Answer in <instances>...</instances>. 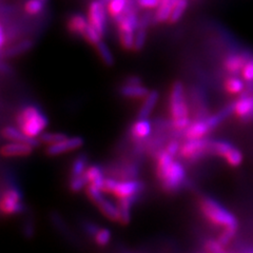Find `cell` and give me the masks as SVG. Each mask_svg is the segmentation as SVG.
Listing matches in <instances>:
<instances>
[{
    "mask_svg": "<svg viewBox=\"0 0 253 253\" xmlns=\"http://www.w3.org/2000/svg\"><path fill=\"white\" fill-rule=\"evenodd\" d=\"M155 175L164 192L172 194L180 191L187 183L185 166L166 151L165 148L155 155Z\"/></svg>",
    "mask_w": 253,
    "mask_h": 253,
    "instance_id": "1",
    "label": "cell"
},
{
    "mask_svg": "<svg viewBox=\"0 0 253 253\" xmlns=\"http://www.w3.org/2000/svg\"><path fill=\"white\" fill-rule=\"evenodd\" d=\"M169 113L172 129L183 134L184 130L191 123L190 105L187 101L186 91L183 83L177 81L171 86L169 95Z\"/></svg>",
    "mask_w": 253,
    "mask_h": 253,
    "instance_id": "2",
    "label": "cell"
},
{
    "mask_svg": "<svg viewBox=\"0 0 253 253\" xmlns=\"http://www.w3.org/2000/svg\"><path fill=\"white\" fill-rule=\"evenodd\" d=\"M15 122L23 133L33 138H38L50 125L49 117L36 104H28L17 110Z\"/></svg>",
    "mask_w": 253,
    "mask_h": 253,
    "instance_id": "3",
    "label": "cell"
},
{
    "mask_svg": "<svg viewBox=\"0 0 253 253\" xmlns=\"http://www.w3.org/2000/svg\"><path fill=\"white\" fill-rule=\"evenodd\" d=\"M199 206L204 217L213 226L221 229H235V230L239 228V221L233 213L212 197H202Z\"/></svg>",
    "mask_w": 253,
    "mask_h": 253,
    "instance_id": "4",
    "label": "cell"
},
{
    "mask_svg": "<svg viewBox=\"0 0 253 253\" xmlns=\"http://www.w3.org/2000/svg\"><path fill=\"white\" fill-rule=\"evenodd\" d=\"M27 211L25 195L15 184H9L0 194V214L3 216L19 215Z\"/></svg>",
    "mask_w": 253,
    "mask_h": 253,
    "instance_id": "5",
    "label": "cell"
},
{
    "mask_svg": "<svg viewBox=\"0 0 253 253\" xmlns=\"http://www.w3.org/2000/svg\"><path fill=\"white\" fill-rule=\"evenodd\" d=\"M106 175L118 180L137 179L140 176L139 161L133 157L123 156L118 160L110 162L106 167Z\"/></svg>",
    "mask_w": 253,
    "mask_h": 253,
    "instance_id": "6",
    "label": "cell"
},
{
    "mask_svg": "<svg viewBox=\"0 0 253 253\" xmlns=\"http://www.w3.org/2000/svg\"><path fill=\"white\" fill-rule=\"evenodd\" d=\"M212 142L209 138L186 139L180 145L178 155L187 162H196L208 154H212Z\"/></svg>",
    "mask_w": 253,
    "mask_h": 253,
    "instance_id": "7",
    "label": "cell"
},
{
    "mask_svg": "<svg viewBox=\"0 0 253 253\" xmlns=\"http://www.w3.org/2000/svg\"><path fill=\"white\" fill-rule=\"evenodd\" d=\"M212 154H215L223 158L232 168L239 167L244 161V155L241 150L227 140H213Z\"/></svg>",
    "mask_w": 253,
    "mask_h": 253,
    "instance_id": "8",
    "label": "cell"
},
{
    "mask_svg": "<svg viewBox=\"0 0 253 253\" xmlns=\"http://www.w3.org/2000/svg\"><path fill=\"white\" fill-rule=\"evenodd\" d=\"M107 9L100 0H93L89 4L88 20L90 25L104 37L107 30Z\"/></svg>",
    "mask_w": 253,
    "mask_h": 253,
    "instance_id": "9",
    "label": "cell"
},
{
    "mask_svg": "<svg viewBox=\"0 0 253 253\" xmlns=\"http://www.w3.org/2000/svg\"><path fill=\"white\" fill-rule=\"evenodd\" d=\"M146 190V184L140 179H126L118 180L112 191V195H114L117 200L126 199V197H131L134 195H142Z\"/></svg>",
    "mask_w": 253,
    "mask_h": 253,
    "instance_id": "10",
    "label": "cell"
},
{
    "mask_svg": "<svg viewBox=\"0 0 253 253\" xmlns=\"http://www.w3.org/2000/svg\"><path fill=\"white\" fill-rule=\"evenodd\" d=\"M153 133V123L148 118H137L128 129V139L131 142H144Z\"/></svg>",
    "mask_w": 253,
    "mask_h": 253,
    "instance_id": "11",
    "label": "cell"
},
{
    "mask_svg": "<svg viewBox=\"0 0 253 253\" xmlns=\"http://www.w3.org/2000/svg\"><path fill=\"white\" fill-rule=\"evenodd\" d=\"M84 145V139L82 136L68 137L61 141L47 146L45 149V154L47 156H58L67 152L75 151Z\"/></svg>",
    "mask_w": 253,
    "mask_h": 253,
    "instance_id": "12",
    "label": "cell"
},
{
    "mask_svg": "<svg viewBox=\"0 0 253 253\" xmlns=\"http://www.w3.org/2000/svg\"><path fill=\"white\" fill-rule=\"evenodd\" d=\"M232 105V112L243 123L253 121V94H244Z\"/></svg>",
    "mask_w": 253,
    "mask_h": 253,
    "instance_id": "13",
    "label": "cell"
},
{
    "mask_svg": "<svg viewBox=\"0 0 253 253\" xmlns=\"http://www.w3.org/2000/svg\"><path fill=\"white\" fill-rule=\"evenodd\" d=\"M49 218L55 230H56L63 239H66L68 242L72 244L77 243V237L75 236L73 230L70 228L66 218L62 216L60 212L55 210L51 211L49 214Z\"/></svg>",
    "mask_w": 253,
    "mask_h": 253,
    "instance_id": "14",
    "label": "cell"
},
{
    "mask_svg": "<svg viewBox=\"0 0 253 253\" xmlns=\"http://www.w3.org/2000/svg\"><path fill=\"white\" fill-rule=\"evenodd\" d=\"M251 56V54L242 53H230L223 60V67L230 75H236L242 72L243 68L246 65L247 60Z\"/></svg>",
    "mask_w": 253,
    "mask_h": 253,
    "instance_id": "15",
    "label": "cell"
},
{
    "mask_svg": "<svg viewBox=\"0 0 253 253\" xmlns=\"http://www.w3.org/2000/svg\"><path fill=\"white\" fill-rule=\"evenodd\" d=\"M34 147L19 141H11L0 148V155L4 157H25L34 152Z\"/></svg>",
    "mask_w": 253,
    "mask_h": 253,
    "instance_id": "16",
    "label": "cell"
},
{
    "mask_svg": "<svg viewBox=\"0 0 253 253\" xmlns=\"http://www.w3.org/2000/svg\"><path fill=\"white\" fill-rule=\"evenodd\" d=\"M1 136L10 141H19V142H25V144H29L32 147L38 148L41 146V141H39L38 138H33L28 136L27 134L23 133L18 126H6L1 130Z\"/></svg>",
    "mask_w": 253,
    "mask_h": 253,
    "instance_id": "17",
    "label": "cell"
},
{
    "mask_svg": "<svg viewBox=\"0 0 253 253\" xmlns=\"http://www.w3.org/2000/svg\"><path fill=\"white\" fill-rule=\"evenodd\" d=\"M121 96H123L126 99H132V100H138L144 99L147 95L149 94V90L142 84H123L120 86Z\"/></svg>",
    "mask_w": 253,
    "mask_h": 253,
    "instance_id": "18",
    "label": "cell"
},
{
    "mask_svg": "<svg viewBox=\"0 0 253 253\" xmlns=\"http://www.w3.org/2000/svg\"><path fill=\"white\" fill-rule=\"evenodd\" d=\"M84 176L86 180V183H88V185L92 184V185L101 189L102 181H104V179L106 177L105 167H102L101 165H98V164L89 165V167L86 168Z\"/></svg>",
    "mask_w": 253,
    "mask_h": 253,
    "instance_id": "19",
    "label": "cell"
},
{
    "mask_svg": "<svg viewBox=\"0 0 253 253\" xmlns=\"http://www.w3.org/2000/svg\"><path fill=\"white\" fill-rule=\"evenodd\" d=\"M158 99H160V93H158V91H150L147 96L142 99V102L137 112V118H149L154 111Z\"/></svg>",
    "mask_w": 253,
    "mask_h": 253,
    "instance_id": "20",
    "label": "cell"
},
{
    "mask_svg": "<svg viewBox=\"0 0 253 253\" xmlns=\"http://www.w3.org/2000/svg\"><path fill=\"white\" fill-rule=\"evenodd\" d=\"M90 158L86 153H79L75 156L73 162L71 163L70 171H69V178L71 177H79L84 176V174L89 167Z\"/></svg>",
    "mask_w": 253,
    "mask_h": 253,
    "instance_id": "21",
    "label": "cell"
},
{
    "mask_svg": "<svg viewBox=\"0 0 253 253\" xmlns=\"http://www.w3.org/2000/svg\"><path fill=\"white\" fill-rule=\"evenodd\" d=\"M88 26H89V20L86 19L83 14H79V13L71 15L67 22V27L70 33L75 34L81 37H83L84 32L85 31Z\"/></svg>",
    "mask_w": 253,
    "mask_h": 253,
    "instance_id": "22",
    "label": "cell"
},
{
    "mask_svg": "<svg viewBox=\"0 0 253 253\" xmlns=\"http://www.w3.org/2000/svg\"><path fill=\"white\" fill-rule=\"evenodd\" d=\"M177 1L178 0H162L160 6L156 9L154 20L158 23L168 22L174 6H175Z\"/></svg>",
    "mask_w": 253,
    "mask_h": 253,
    "instance_id": "23",
    "label": "cell"
},
{
    "mask_svg": "<svg viewBox=\"0 0 253 253\" xmlns=\"http://www.w3.org/2000/svg\"><path fill=\"white\" fill-rule=\"evenodd\" d=\"M97 208L101 212V214L108 219L114 221V223H120V209H118L117 205L107 199H104L97 205Z\"/></svg>",
    "mask_w": 253,
    "mask_h": 253,
    "instance_id": "24",
    "label": "cell"
},
{
    "mask_svg": "<svg viewBox=\"0 0 253 253\" xmlns=\"http://www.w3.org/2000/svg\"><path fill=\"white\" fill-rule=\"evenodd\" d=\"M246 84H244V79L236 77V75H230L224 82V89L228 94L240 95L244 92Z\"/></svg>",
    "mask_w": 253,
    "mask_h": 253,
    "instance_id": "25",
    "label": "cell"
},
{
    "mask_svg": "<svg viewBox=\"0 0 253 253\" xmlns=\"http://www.w3.org/2000/svg\"><path fill=\"white\" fill-rule=\"evenodd\" d=\"M130 0H111L106 5L107 13L112 19H117L126 11Z\"/></svg>",
    "mask_w": 253,
    "mask_h": 253,
    "instance_id": "26",
    "label": "cell"
},
{
    "mask_svg": "<svg viewBox=\"0 0 253 253\" xmlns=\"http://www.w3.org/2000/svg\"><path fill=\"white\" fill-rule=\"evenodd\" d=\"M95 49H96V52L98 54L99 58L107 67L114 66V63H115L114 55L112 52H111L110 47L108 46V44L105 42L100 41L96 45H95Z\"/></svg>",
    "mask_w": 253,
    "mask_h": 253,
    "instance_id": "27",
    "label": "cell"
},
{
    "mask_svg": "<svg viewBox=\"0 0 253 253\" xmlns=\"http://www.w3.org/2000/svg\"><path fill=\"white\" fill-rule=\"evenodd\" d=\"M93 243L98 247H107L108 245L112 241V231L109 228H99L98 231L94 234L92 237Z\"/></svg>",
    "mask_w": 253,
    "mask_h": 253,
    "instance_id": "28",
    "label": "cell"
},
{
    "mask_svg": "<svg viewBox=\"0 0 253 253\" xmlns=\"http://www.w3.org/2000/svg\"><path fill=\"white\" fill-rule=\"evenodd\" d=\"M32 46H33V42H32L31 41H25V42H18L17 44H14L13 46L5 50L3 52V56L9 57V58L16 57V56H18V55H21L23 53L28 52L29 50H31Z\"/></svg>",
    "mask_w": 253,
    "mask_h": 253,
    "instance_id": "29",
    "label": "cell"
},
{
    "mask_svg": "<svg viewBox=\"0 0 253 253\" xmlns=\"http://www.w3.org/2000/svg\"><path fill=\"white\" fill-rule=\"evenodd\" d=\"M66 138H68V134L63 132H43L38 137L41 144H43L46 146L56 144V142L61 141Z\"/></svg>",
    "mask_w": 253,
    "mask_h": 253,
    "instance_id": "30",
    "label": "cell"
},
{
    "mask_svg": "<svg viewBox=\"0 0 253 253\" xmlns=\"http://www.w3.org/2000/svg\"><path fill=\"white\" fill-rule=\"evenodd\" d=\"M188 5H189V0H178L175 6H174L168 22L171 23V25H174V23L178 22L181 19V17L184 16V14L186 13Z\"/></svg>",
    "mask_w": 253,
    "mask_h": 253,
    "instance_id": "31",
    "label": "cell"
},
{
    "mask_svg": "<svg viewBox=\"0 0 253 253\" xmlns=\"http://www.w3.org/2000/svg\"><path fill=\"white\" fill-rule=\"evenodd\" d=\"M85 194L88 196V199L94 204V205H98L102 200L106 199L105 197V192L96 186H94L92 184L86 185L85 187Z\"/></svg>",
    "mask_w": 253,
    "mask_h": 253,
    "instance_id": "32",
    "label": "cell"
},
{
    "mask_svg": "<svg viewBox=\"0 0 253 253\" xmlns=\"http://www.w3.org/2000/svg\"><path fill=\"white\" fill-rule=\"evenodd\" d=\"M146 41H147V27L139 26L135 34V42H134L133 52H140L142 49H144Z\"/></svg>",
    "mask_w": 253,
    "mask_h": 253,
    "instance_id": "33",
    "label": "cell"
},
{
    "mask_svg": "<svg viewBox=\"0 0 253 253\" xmlns=\"http://www.w3.org/2000/svg\"><path fill=\"white\" fill-rule=\"evenodd\" d=\"M44 9V1L42 0H28L25 4V11L28 15L35 16L41 14Z\"/></svg>",
    "mask_w": 253,
    "mask_h": 253,
    "instance_id": "34",
    "label": "cell"
},
{
    "mask_svg": "<svg viewBox=\"0 0 253 253\" xmlns=\"http://www.w3.org/2000/svg\"><path fill=\"white\" fill-rule=\"evenodd\" d=\"M86 185H88V183H86L84 176L71 177L68 181V188L72 193L82 192L83 190L85 189Z\"/></svg>",
    "mask_w": 253,
    "mask_h": 253,
    "instance_id": "35",
    "label": "cell"
},
{
    "mask_svg": "<svg viewBox=\"0 0 253 253\" xmlns=\"http://www.w3.org/2000/svg\"><path fill=\"white\" fill-rule=\"evenodd\" d=\"M22 235L25 239L31 240L35 236V221L32 216H28L25 218L21 226Z\"/></svg>",
    "mask_w": 253,
    "mask_h": 253,
    "instance_id": "36",
    "label": "cell"
},
{
    "mask_svg": "<svg viewBox=\"0 0 253 253\" xmlns=\"http://www.w3.org/2000/svg\"><path fill=\"white\" fill-rule=\"evenodd\" d=\"M204 248L207 253H227L225 246L218 240H207L204 244Z\"/></svg>",
    "mask_w": 253,
    "mask_h": 253,
    "instance_id": "37",
    "label": "cell"
},
{
    "mask_svg": "<svg viewBox=\"0 0 253 253\" xmlns=\"http://www.w3.org/2000/svg\"><path fill=\"white\" fill-rule=\"evenodd\" d=\"M81 227L83 228L84 232L88 235L89 237L94 236V234L98 231V229L100 228L95 221L90 220V219H82L81 220Z\"/></svg>",
    "mask_w": 253,
    "mask_h": 253,
    "instance_id": "38",
    "label": "cell"
},
{
    "mask_svg": "<svg viewBox=\"0 0 253 253\" xmlns=\"http://www.w3.org/2000/svg\"><path fill=\"white\" fill-rule=\"evenodd\" d=\"M241 76L245 82H247L249 84L253 83V55H251L249 59L247 60L246 65L243 68Z\"/></svg>",
    "mask_w": 253,
    "mask_h": 253,
    "instance_id": "39",
    "label": "cell"
},
{
    "mask_svg": "<svg viewBox=\"0 0 253 253\" xmlns=\"http://www.w3.org/2000/svg\"><path fill=\"white\" fill-rule=\"evenodd\" d=\"M235 229H223V231L218 236V241L224 245V246H227L228 244H230V242L233 240V237L236 234Z\"/></svg>",
    "mask_w": 253,
    "mask_h": 253,
    "instance_id": "40",
    "label": "cell"
},
{
    "mask_svg": "<svg viewBox=\"0 0 253 253\" xmlns=\"http://www.w3.org/2000/svg\"><path fill=\"white\" fill-rule=\"evenodd\" d=\"M179 149H180V144L177 139H171L168 141L165 146V150L167 151L169 154L175 157L179 153Z\"/></svg>",
    "mask_w": 253,
    "mask_h": 253,
    "instance_id": "41",
    "label": "cell"
},
{
    "mask_svg": "<svg viewBox=\"0 0 253 253\" xmlns=\"http://www.w3.org/2000/svg\"><path fill=\"white\" fill-rule=\"evenodd\" d=\"M138 6L142 7V9L148 10H154L160 6L162 0H136Z\"/></svg>",
    "mask_w": 253,
    "mask_h": 253,
    "instance_id": "42",
    "label": "cell"
},
{
    "mask_svg": "<svg viewBox=\"0 0 253 253\" xmlns=\"http://www.w3.org/2000/svg\"><path fill=\"white\" fill-rule=\"evenodd\" d=\"M123 84H142V79L139 76L131 75V76L126 77Z\"/></svg>",
    "mask_w": 253,
    "mask_h": 253,
    "instance_id": "43",
    "label": "cell"
},
{
    "mask_svg": "<svg viewBox=\"0 0 253 253\" xmlns=\"http://www.w3.org/2000/svg\"><path fill=\"white\" fill-rule=\"evenodd\" d=\"M6 42V36H5V33H4V30H3V27L1 23H0V50L2 49V47L4 46Z\"/></svg>",
    "mask_w": 253,
    "mask_h": 253,
    "instance_id": "44",
    "label": "cell"
},
{
    "mask_svg": "<svg viewBox=\"0 0 253 253\" xmlns=\"http://www.w3.org/2000/svg\"><path fill=\"white\" fill-rule=\"evenodd\" d=\"M110 1H111V0H100V2H102L105 5H107Z\"/></svg>",
    "mask_w": 253,
    "mask_h": 253,
    "instance_id": "45",
    "label": "cell"
},
{
    "mask_svg": "<svg viewBox=\"0 0 253 253\" xmlns=\"http://www.w3.org/2000/svg\"><path fill=\"white\" fill-rule=\"evenodd\" d=\"M42 1H44V2H45V1H47V0H42Z\"/></svg>",
    "mask_w": 253,
    "mask_h": 253,
    "instance_id": "46",
    "label": "cell"
},
{
    "mask_svg": "<svg viewBox=\"0 0 253 253\" xmlns=\"http://www.w3.org/2000/svg\"><path fill=\"white\" fill-rule=\"evenodd\" d=\"M248 253H253V251H251V252H248Z\"/></svg>",
    "mask_w": 253,
    "mask_h": 253,
    "instance_id": "47",
    "label": "cell"
}]
</instances>
